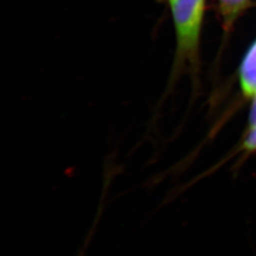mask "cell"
<instances>
[{
    "mask_svg": "<svg viewBox=\"0 0 256 256\" xmlns=\"http://www.w3.org/2000/svg\"><path fill=\"white\" fill-rule=\"evenodd\" d=\"M206 0H171L168 3L173 21L174 52L164 95L173 92L186 72L196 74Z\"/></svg>",
    "mask_w": 256,
    "mask_h": 256,
    "instance_id": "cell-1",
    "label": "cell"
},
{
    "mask_svg": "<svg viewBox=\"0 0 256 256\" xmlns=\"http://www.w3.org/2000/svg\"><path fill=\"white\" fill-rule=\"evenodd\" d=\"M240 82L246 97H254L256 93V41L250 48L240 68Z\"/></svg>",
    "mask_w": 256,
    "mask_h": 256,
    "instance_id": "cell-2",
    "label": "cell"
},
{
    "mask_svg": "<svg viewBox=\"0 0 256 256\" xmlns=\"http://www.w3.org/2000/svg\"><path fill=\"white\" fill-rule=\"evenodd\" d=\"M218 3L224 28L229 30L238 16L248 6L250 0H218Z\"/></svg>",
    "mask_w": 256,
    "mask_h": 256,
    "instance_id": "cell-3",
    "label": "cell"
},
{
    "mask_svg": "<svg viewBox=\"0 0 256 256\" xmlns=\"http://www.w3.org/2000/svg\"><path fill=\"white\" fill-rule=\"evenodd\" d=\"M241 148L247 154L256 152V128L250 129Z\"/></svg>",
    "mask_w": 256,
    "mask_h": 256,
    "instance_id": "cell-4",
    "label": "cell"
},
{
    "mask_svg": "<svg viewBox=\"0 0 256 256\" xmlns=\"http://www.w3.org/2000/svg\"><path fill=\"white\" fill-rule=\"evenodd\" d=\"M256 128V93L254 96V102L250 113V129Z\"/></svg>",
    "mask_w": 256,
    "mask_h": 256,
    "instance_id": "cell-5",
    "label": "cell"
},
{
    "mask_svg": "<svg viewBox=\"0 0 256 256\" xmlns=\"http://www.w3.org/2000/svg\"><path fill=\"white\" fill-rule=\"evenodd\" d=\"M164 1L166 2V3H167V4H168V3H169L171 0H164Z\"/></svg>",
    "mask_w": 256,
    "mask_h": 256,
    "instance_id": "cell-6",
    "label": "cell"
}]
</instances>
